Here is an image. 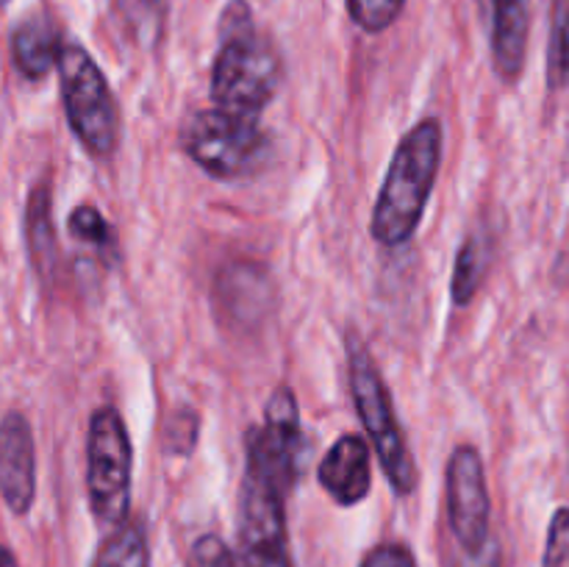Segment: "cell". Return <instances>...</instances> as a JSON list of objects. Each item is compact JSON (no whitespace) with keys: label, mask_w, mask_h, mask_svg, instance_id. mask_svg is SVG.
Masks as SVG:
<instances>
[{"label":"cell","mask_w":569,"mask_h":567,"mask_svg":"<svg viewBox=\"0 0 569 567\" xmlns=\"http://www.w3.org/2000/svg\"><path fill=\"white\" fill-rule=\"evenodd\" d=\"M442 122L428 117L417 122L395 148L370 220L372 239L383 248H400L420 228L442 165Z\"/></svg>","instance_id":"cell-1"},{"label":"cell","mask_w":569,"mask_h":567,"mask_svg":"<svg viewBox=\"0 0 569 567\" xmlns=\"http://www.w3.org/2000/svg\"><path fill=\"white\" fill-rule=\"evenodd\" d=\"M281 56L256 31L244 0H231L220 17V50L211 67L217 109L259 117L281 83Z\"/></svg>","instance_id":"cell-2"},{"label":"cell","mask_w":569,"mask_h":567,"mask_svg":"<svg viewBox=\"0 0 569 567\" xmlns=\"http://www.w3.org/2000/svg\"><path fill=\"white\" fill-rule=\"evenodd\" d=\"M348 370H350V392H353L356 411L367 428V437L372 439L378 461L389 478V487L398 495H411L417 487V467L411 459V450L406 445L403 428L395 417L392 398L372 361L370 350L361 342L359 334H348Z\"/></svg>","instance_id":"cell-3"},{"label":"cell","mask_w":569,"mask_h":567,"mask_svg":"<svg viewBox=\"0 0 569 567\" xmlns=\"http://www.w3.org/2000/svg\"><path fill=\"white\" fill-rule=\"evenodd\" d=\"M189 159L214 178L253 176L270 156V137L259 117L226 109L194 111L181 131Z\"/></svg>","instance_id":"cell-4"},{"label":"cell","mask_w":569,"mask_h":567,"mask_svg":"<svg viewBox=\"0 0 569 567\" xmlns=\"http://www.w3.org/2000/svg\"><path fill=\"white\" fill-rule=\"evenodd\" d=\"M56 67H59L61 100L72 133L89 153L106 159L114 153L120 137L117 103L109 81L81 44H61Z\"/></svg>","instance_id":"cell-5"},{"label":"cell","mask_w":569,"mask_h":567,"mask_svg":"<svg viewBox=\"0 0 569 567\" xmlns=\"http://www.w3.org/2000/svg\"><path fill=\"white\" fill-rule=\"evenodd\" d=\"M131 439L114 406H100L89 420L87 495L94 520L117 528L131 509Z\"/></svg>","instance_id":"cell-6"},{"label":"cell","mask_w":569,"mask_h":567,"mask_svg":"<svg viewBox=\"0 0 569 567\" xmlns=\"http://www.w3.org/2000/svg\"><path fill=\"white\" fill-rule=\"evenodd\" d=\"M283 500L287 493L248 465L239 493V550L233 567H292Z\"/></svg>","instance_id":"cell-7"},{"label":"cell","mask_w":569,"mask_h":567,"mask_svg":"<svg viewBox=\"0 0 569 567\" xmlns=\"http://www.w3.org/2000/svg\"><path fill=\"white\" fill-rule=\"evenodd\" d=\"M445 495H448V520L456 543L465 554H481L492 537V500H489L487 470L476 445H459L450 454L448 476H445Z\"/></svg>","instance_id":"cell-8"},{"label":"cell","mask_w":569,"mask_h":567,"mask_svg":"<svg viewBox=\"0 0 569 567\" xmlns=\"http://www.w3.org/2000/svg\"><path fill=\"white\" fill-rule=\"evenodd\" d=\"M300 456V411L295 392L278 387L264 411V426L248 431V465L264 472L283 493L298 481Z\"/></svg>","instance_id":"cell-9"},{"label":"cell","mask_w":569,"mask_h":567,"mask_svg":"<svg viewBox=\"0 0 569 567\" xmlns=\"http://www.w3.org/2000/svg\"><path fill=\"white\" fill-rule=\"evenodd\" d=\"M0 495L14 515H26L37 498V450L20 411L0 420Z\"/></svg>","instance_id":"cell-10"},{"label":"cell","mask_w":569,"mask_h":567,"mask_svg":"<svg viewBox=\"0 0 569 567\" xmlns=\"http://www.w3.org/2000/svg\"><path fill=\"white\" fill-rule=\"evenodd\" d=\"M320 487L337 500L339 506H356L370 495L372 461L370 445L359 434H345L331 445L320 461Z\"/></svg>","instance_id":"cell-11"},{"label":"cell","mask_w":569,"mask_h":567,"mask_svg":"<svg viewBox=\"0 0 569 567\" xmlns=\"http://www.w3.org/2000/svg\"><path fill=\"white\" fill-rule=\"evenodd\" d=\"M481 11L492 31V61L500 81L515 83L522 76L531 37V0H483Z\"/></svg>","instance_id":"cell-12"},{"label":"cell","mask_w":569,"mask_h":567,"mask_svg":"<svg viewBox=\"0 0 569 567\" xmlns=\"http://www.w3.org/2000/svg\"><path fill=\"white\" fill-rule=\"evenodd\" d=\"M214 295L220 309L237 326H259L267 311L272 309V300H276V289H272L267 270L259 265H250V261L226 267L217 276Z\"/></svg>","instance_id":"cell-13"},{"label":"cell","mask_w":569,"mask_h":567,"mask_svg":"<svg viewBox=\"0 0 569 567\" xmlns=\"http://www.w3.org/2000/svg\"><path fill=\"white\" fill-rule=\"evenodd\" d=\"M59 37H56V31L44 17H31V20L20 22L14 37H11L14 67L31 81L48 76L50 67L59 59Z\"/></svg>","instance_id":"cell-14"},{"label":"cell","mask_w":569,"mask_h":567,"mask_svg":"<svg viewBox=\"0 0 569 567\" xmlns=\"http://www.w3.org/2000/svg\"><path fill=\"white\" fill-rule=\"evenodd\" d=\"M28 250L39 276L48 278L56 265V237L50 222V192L44 183H39L28 200Z\"/></svg>","instance_id":"cell-15"},{"label":"cell","mask_w":569,"mask_h":567,"mask_svg":"<svg viewBox=\"0 0 569 567\" xmlns=\"http://www.w3.org/2000/svg\"><path fill=\"white\" fill-rule=\"evenodd\" d=\"M489 267V239L481 233H472L467 237V242L461 245L459 256H456L453 267V281H450V298L456 306H467L481 289L483 276H487Z\"/></svg>","instance_id":"cell-16"},{"label":"cell","mask_w":569,"mask_h":567,"mask_svg":"<svg viewBox=\"0 0 569 567\" xmlns=\"http://www.w3.org/2000/svg\"><path fill=\"white\" fill-rule=\"evenodd\" d=\"M92 567H150V550L144 531L137 523H120L100 543Z\"/></svg>","instance_id":"cell-17"},{"label":"cell","mask_w":569,"mask_h":567,"mask_svg":"<svg viewBox=\"0 0 569 567\" xmlns=\"http://www.w3.org/2000/svg\"><path fill=\"white\" fill-rule=\"evenodd\" d=\"M569 83V0H553L548 39V87L565 89Z\"/></svg>","instance_id":"cell-18"},{"label":"cell","mask_w":569,"mask_h":567,"mask_svg":"<svg viewBox=\"0 0 569 567\" xmlns=\"http://www.w3.org/2000/svg\"><path fill=\"white\" fill-rule=\"evenodd\" d=\"M348 3V14L361 31L381 33L392 26L403 11L406 0H345Z\"/></svg>","instance_id":"cell-19"},{"label":"cell","mask_w":569,"mask_h":567,"mask_svg":"<svg viewBox=\"0 0 569 567\" xmlns=\"http://www.w3.org/2000/svg\"><path fill=\"white\" fill-rule=\"evenodd\" d=\"M70 233L78 239V242L94 245V248L100 250L114 248V233H111V226L106 222V217L94 209V206H78V209H72Z\"/></svg>","instance_id":"cell-20"},{"label":"cell","mask_w":569,"mask_h":567,"mask_svg":"<svg viewBox=\"0 0 569 567\" xmlns=\"http://www.w3.org/2000/svg\"><path fill=\"white\" fill-rule=\"evenodd\" d=\"M539 567H569V509L553 511L548 526V539H545L542 565Z\"/></svg>","instance_id":"cell-21"},{"label":"cell","mask_w":569,"mask_h":567,"mask_svg":"<svg viewBox=\"0 0 569 567\" xmlns=\"http://www.w3.org/2000/svg\"><path fill=\"white\" fill-rule=\"evenodd\" d=\"M189 567H233V554L220 537L206 534L194 543L192 556H189Z\"/></svg>","instance_id":"cell-22"},{"label":"cell","mask_w":569,"mask_h":567,"mask_svg":"<svg viewBox=\"0 0 569 567\" xmlns=\"http://www.w3.org/2000/svg\"><path fill=\"white\" fill-rule=\"evenodd\" d=\"M361 567H417V559L406 545L381 543L365 556Z\"/></svg>","instance_id":"cell-23"},{"label":"cell","mask_w":569,"mask_h":567,"mask_svg":"<svg viewBox=\"0 0 569 567\" xmlns=\"http://www.w3.org/2000/svg\"><path fill=\"white\" fill-rule=\"evenodd\" d=\"M456 567H500L498 548H495V543H489L481 554H467V559Z\"/></svg>","instance_id":"cell-24"},{"label":"cell","mask_w":569,"mask_h":567,"mask_svg":"<svg viewBox=\"0 0 569 567\" xmlns=\"http://www.w3.org/2000/svg\"><path fill=\"white\" fill-rule=\"evenodd\" d=\"M0 567H17L14 554L9 548H0Z\"/></svg>","instance_id":"cell-25"},{"label":"cell","mask_w":569,"mask_h":567,"mask_svg":"<svg viewBox=\"0 0 569 567\" xmlns=\"http://www.w3.org/2000/svg\"><path fill=\"white\" fill-rule=\"evenodd\" d=\"M478 3H481V6H483V0H478Z\"/></svg>","instance_id":"cell-26"}]
</instances>
